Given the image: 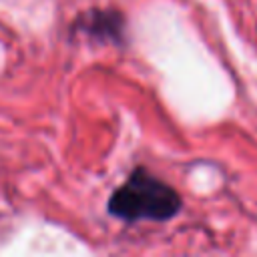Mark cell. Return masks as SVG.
<instances>
[{"instance_id":"7a4b0ae2","label":"cell","mask_w":257,"mask_h":257,"mask_svg":"<svg viewBox=\"0 0 257 257\" xmlns=\"http://www.w3.org/2000/svg\"><path fill=\"white\" fill-rule=\"evenodd\" d=\"M70 34L84 36L96 44L124 46L126 42V20L116 8H90L80 12L70 24Z\"/></svg>"},{"instance_id":"6da1fadb","label":"cell","mask_w":257,"mask_h":257,"mask_svg":"<svg viewBox=\"0 0 257 257\" xmlns=\"http://www.w3.org/2000/svg\"><path fill=\"white\" fill-rule=\"evenodd\" d=\"M181 195L149 169L137 167L126 181L112 191L106 203L108 215L124 221H169L181 211Z\"/></svg>"}]
</instances>
